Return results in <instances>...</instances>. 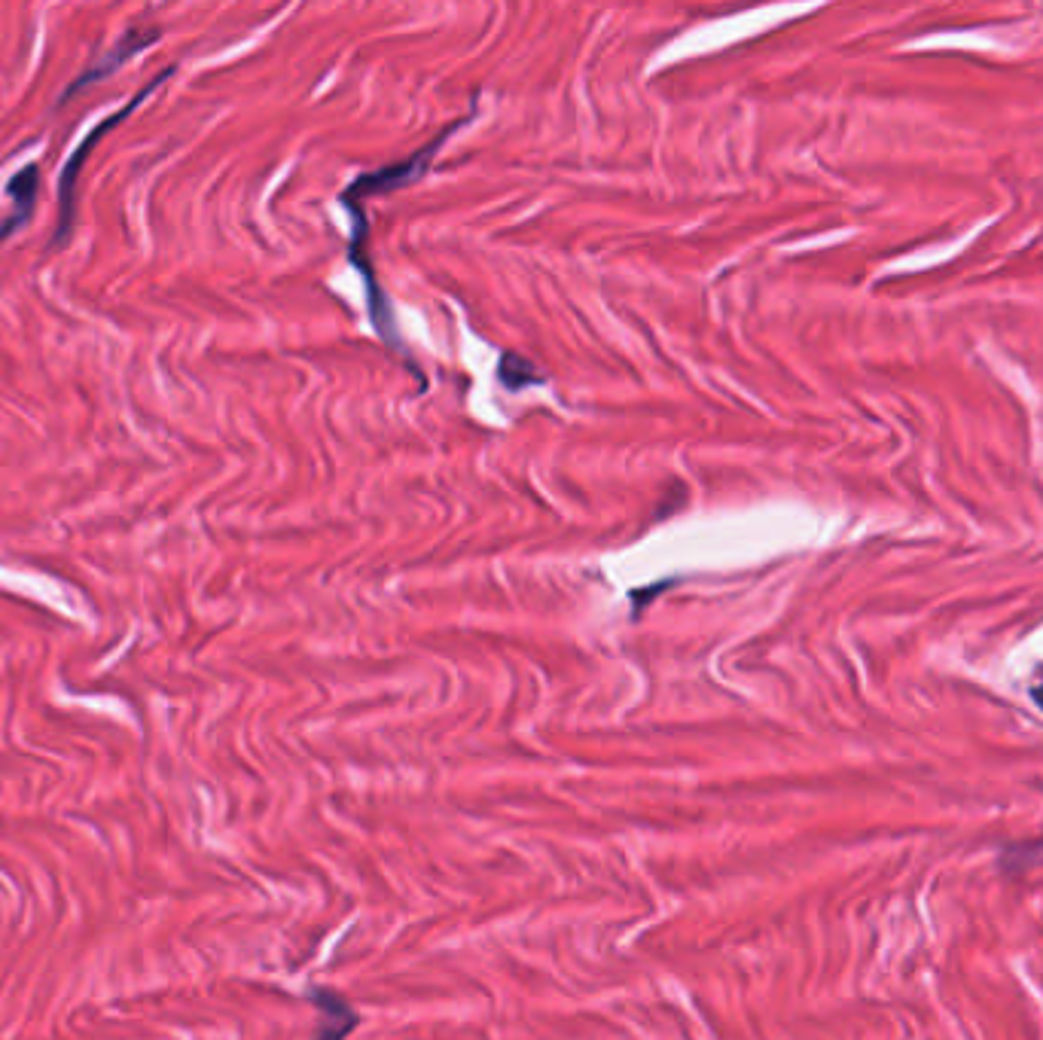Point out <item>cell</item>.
Masks as SVG:
<instances>
[{"label": "cell", "instance_id": "cell-1", "mask_svg": "<svg viewBox=\"0 0 1043 1040\" xmlns=\"http://www.w3.org/2000/svg\"><path fill=\"white\" fill-rule=\"evenodd\" d=\"M174 74V68H165V71H159L144 89H138L126 104H122L119 110H113L110 116H104L101 122H98V126L74 147V153H71V159L65 162V168H61V174H58V223H55V235H52V244H55V248H58V244L61 241H65L68 235H71V229H74V217H77V180H80V171H83V165H86V159L92 156V150L116 129V126H122V122H126L168 77Z\"/></svg>", "mask_w": 1043, "mask_h": 1040}, {"label": "cell", "instance_id": "cell-2", "mask_svg": "<svg viewBox=\"0 0 1043 1040\" xmlns=\"http://www.w3.org/2000/svg\"><path fill=\"white\" fill-rule=\"evenodd\" d=\"M473 113H476V110H473ZM473 113H467L464 119H455L452 126H446L434 141H427L424 147H418L412 156H406V159H400V162H391V165H382V168H376V171L357 174V177L348 183V187L339 193V202H342V205H345V202L360 205L366 196H385V193H391V190H400V187H409V183L421 180V177L427 174V168L434 165L440 147H443L458 129L467 126V122L473 119Z\"/></svg>", "mask_w": 1043, "mask_h": 1040}, {"label": "cell", "instance_id": "cell-3", "mask_svg": "<svg viewBox=\"0 0 1043 1040\" xmlns=\"http://www.w3.org/2000/svg\"><path fill=\"white\" fill-rule=\"evenodd\" d=\"M162 37V31L159 28H141V25H132L126 34H122V40L110 49V52H104L98 61H92V65L89 68H83L65 89H61V95H58V101H55V107H65L74 95H80L83 89H89V86H95V83H101V80H107L110 74H116L122 65H129V61L135 58V55H141L147 46H153L156 40Z\"/></svg>", "mask_w": 1043, "mask_h": 1040}, {"label": "cell", "instance_id": "cell-4", "mask_svg": "<svg viewBox=\"0 0 1043 1040\" xmlns=\"http://www.w3.org/2000/svg\"><path fill=\"white\" fill-rule=\"evenodd\" d=\"M37 190H40V165L37 162L25 165L22 171H16L10 177L7 199H10L13 211L0 220V241H7L13 232H19L31 220V211H34V202H37Z\"/></svg>", "mask_w": 1043, "mask_h": 1040}, {"label": "cell", "instance_id": "cell-5", "mask_svg": "<svg viewBox=\"0 0 1043 1040\" xmlns=\"http://www.w3.org/2000/svg\"><path fill=\"white\" fill-rule=\"evenodd\" d=\"M498 379H501V385L510 388V391H525V388H531V385H543V382H546V379L534 370L531 360H525V357H519V354H513V351H504V354H501Z\"/></svg>", "mask_w": 1043, "mask_h": 1040}, {"label": "cell", "instance_id": "cell-6", "mask_svg": "<svg viewBox=\"0 0 1043 1040\" xmlns=\"http://www.w3.org/2000/svg\"><path fill=\"white\" fill-rule=\"evenodd\" d=\"M357 1025V1013H354V1007H348L342 998H339V1025H327L324 1031H321V1037L318 1040H342V1034L345 1031H351Z\"/></svg>", "mask_w": 1043, "mask_h": 1040}]
</instances>
